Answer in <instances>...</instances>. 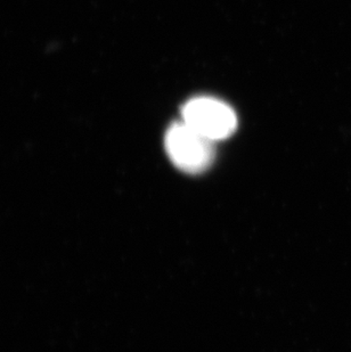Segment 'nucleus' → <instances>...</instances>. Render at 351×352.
Segmentation results:
<instances>
[{"instance_id":"nucleus-1","label":"nucleus","mask_w":351,"mask_h":352,"mask_svg":"<svg viewBox=\"0 0 351 352\" xmlns=\"http://www.w3.org/2000/svg\"><path fill=\"white\" fill-rule=\"evenodd\" d=\"M167 153L178 169L189 173L206 171L215 157V142L198 133L184 121L170 126L166 135Z\"/></svg>"},{"instance_id":"nucleus-2","label":"nucleus","mask_w":351,"mask_h":352,"mask_svg":"<svg viewBox=\"0 0 351 352\" xmlns=\"http://www.w3.org/2000/svg\"><path fill=\"white\" fill-rule=\"evenodd\" d=\"M182 121L212 142L232 136L237 128V118L228 104L212 97H196L182 110Z\"/></svg>"}]
</instances>
